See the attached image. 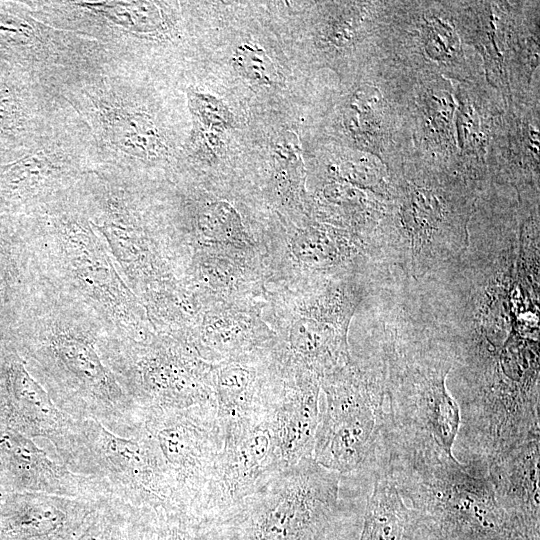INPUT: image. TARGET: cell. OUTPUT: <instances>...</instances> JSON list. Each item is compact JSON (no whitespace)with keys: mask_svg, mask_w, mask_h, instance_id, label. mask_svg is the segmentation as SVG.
Returning a JSON list of instances; mask_svg holds the SVG:
<instances>
[{"mask_svg":"<svg viewBox=\"0 0 540 540\" xmlns=\"http://www.w3.org/2000/svg\"><path fill=\"white\" fill-rule=\"evenodd\" d=\"M81 107L98 140L115 154L141 159L168 154L166 136L156 120L123 89L105 84L89 88Z\"/></svg>","mask_w":540,"mask_h":540,"instance_id":"5bb4252c","label":"cell"},{"mask_svg":"<svg viewBox=\"0 0 540 540\" xmlns=\"http://www.w3.org/2000/svg\"><path fill=\"white\" fill-rule=\"evenodd\" d=\"M299 254L315 263H326L333 259L336 249L326 233H315L297 244Z\"/></svg>","mask_w":540,"mask_h":540,"instance_id":"f1b7e54d","label":"cell"},{"mask_svg":"<svg viewBox=\"0 0 540 540\" xmlns=\"http://www.w3.org/2000/svg\"><path fill=\"white\" fill-rule=\"evenodd\" d=\"M0 489L43 492L90 500L111 498L100 480L71 471L62 462L0 418Z\"/></svg>","mask_w":540,"mask_h":540,"instance_id":"8fae6325","label":"cell"},{"mask_svg":"<svg viewBox=\"0 0 540 540\" xmlns=\"http://www.w3.org/2000/svg\"><path fill=\"white\" fill-rule=\"evenodd\" d=\"M371 488L306 458L199 525L198 540H358Z\"/></svg>","mask_w":540,"mask_h":540,"instance_id":"6da1fadb","label":"cell"},{"mask_svg":"<svg viewBox=\"0 0 540 540\" xmlns=\"http://www.w3.org/2000/svg\"><path fill=\"white\" fill-rule=\"evenodd\" d=\"M384 56L414 75L465 82L484 76L461 37L455 1H390Z\"/></svg>","mask_w":540,"mask_h":540,"instance_id":"52a82bcc","label":"cell"},{"mask_svg":"<svg viewBox=\"0 0 540 540\" xmlns=\"http://www.w3.org/2000/svg\"><path fill=\"white\" fill-rule=\"evenodd\" d=\"M540 438L526 441L493 460L487 468L495 495L514 528L540 538Z\"/></svg>","mask_w":540,"mask_h":540,"instance_id":"d6986e66","label":"cell"},{"mask_svg":"<svg viewBox=\"0 0 540 540\" xmlns=\"http://www.w3.org/2000/svg\"><path fill=\"white\" fill-rule=\"evenodd\" d=\"M418 515L405 503L387 474L374 478L358 540H414Z\"/></svg>","mask_w":540,"mask_h":540,"instance_id":"603a6c76","label":"cell"},{"mask_svg":"<svg viewBox=\"0 0 540 540\" xmlns=\"http://www.w3.org/2000/svg\"><path fill=\"white\" fill-rule=\"evenodd\" d=\"M539 128L540 103L506 104L488 149L491 185L539 191Z\"/></svg>","mask_w":540,"mask_h":540,"instance_id":"2e32d148","label":"cell"},{"mask_svg":"<svg viewBox=\"0 0 540 540\" xmlns=\"http://www.w3.org/2000/svg\"><path fill=\"white\" fill-rule=\"evenodd\" d=\"M272 412L258 421L222 429L223 448L206 495L199 525L248 496L284 470L275 449Z\"/></svg>","mask_w":540,"mask_h":540,"instance_id":"30bf717a","label":"cell"},{"mask_svg":"<svg viewBox=\"0 0 540 540\" xmlns=\"http://www.w3.org/2000/svg\"><path fill=\"white\" fill-rule=\"evenodd\" d=\"M438 540H443L438 538ZM508 540H535L520 531H514Z\"/></svg>","mask_w":540,"mask_h":540,"instance_id":"1f68e13d","label":"cell"},{"mask_svg":"<svg viewBox=\"0 0 540 540\" xmlns=\"http://www.w3.org/2000/svg\"><path fill=\"white\" fill-rule=\"evenodd\" d=\"M312 458L341 475L374 481L386 473L388 401L384 371L352 362L320 379Z\"/></svg>","mask_w":540,"mask_h":540,"instance_id":"5b68a950","label":"cell"},{"mask_svg":"<svg viewBox=\"0 0 540 540\" xmlns=\"http://www.w3.org/2000/svg\"><path fill=\"white\" fill-rule=\"evenodd\" d=\"M364 74L341 105L338 122L351 145L376 157L390 171L411 152L406 120L410 74L385 56L368 64Z\"/></svg>","mask_w":540,"mask_h":540,"instance_id":"9c48e42d","label":"cell"},{"mask_svg":"<svg viewBox=\"0 0 540 540\" xmlns=\"http://www.w3.org/2000/svg\"><path fill=\"white\" fill-rule=\"evenodd\" d=\"M409 74L406 120L411 136L410 153L456 174L455 82L441 76Z\"/></svg>","mask_w":540,"mask_h":540,"instance_id":"4fadbf2b","label":"cell"},{"mask_svg":"<svg viewBox=\"0 0 540 540\" xmlns=\"http://www.w3.org/2000/svg\"><path fill=\"white\" fill-rule=\"evenodd\" d=\"M523 1H455L463 42L479 56L486 81L509 104L506 62Z\"/></svg>","mask_w":540,"mask_h":540,"instance_id":"ac0fdd59","label":"cell"},{"mask_svg":"<svg viewBox=\"0 0 540 540\" xmlns=\"http://www.w3.org/2000/svg\"><path fill=\"white\" fill-rule=\"evenodd\" d=\"M100 501L8 493L0 505V540H74Z\"/></svg>","mask_w":540,"mask_h":540,"instance_id":"e0dca14e","label":"cell"},{"mask_svg":"<svg viewBox=\"0 0 540 540\" xmlns=\"http://www.w3.org/2000/svg\"><path fill=\"white\" fill-rule=\"evenodd\" d=\"M155 518L111 497L99 502L74 540H149Z\"/></svg>","mask_w":540,"mask_h":540,"instance_id":"cb8c5ba5","label":"cell"},{"mask_svg":"<svg viewBox=\"0 0 540 540\" xmlns=\"http://www.w3.org/2000/svg\"><path fill=\"white\" fill-rule=\"evenodd\" d=\"M414 540H438V537L420 520Z\"/></svg>","mask_w":540,"mask_h":540,"instance_id":"4dcf8cb0","label":"cell"},{"mask_svg":"<svg viewBox=\"0 0 540 540\" xmlns=\"http://www.w3.org/2000/svg\"><path fill=\"white\" fill-rule=\"evenodd\" d=\"M69 469L100 480L113 498L147 513L182 514L157 445L144 426L137 435L124 437L96 420H78Z\"/></svg>","mask_w":540,"mask_h":540,"instance_id":"8992f818","label":"cell"},{"mask_svg":"<svg viewBox=\"0 0 540 540\" xmlns=\"http://www.w3.org/2000/svg\"><path fill=\"white\" fill-rule=\"evenodd\" d=\"M377 361L386 381L388 452L457 460L461 418L446 387L454 366L449 344L396 338L382 344Z\"/></svg>","mask_w":540,"mask_h":540,"instance_id":"3957f363","label":"cell"},{"mask_svg":"<svg viewBox=\"0 0 540 540\" xmlns=\"http://www.w3.org/2000/svg\"><path fill=\"white\" fill-rule=\"evenodd\" d=\"M281 390L265 386L252 364L231 362L222 366L215 378L217 418L221 428L264 418L275 407Z\"/></svg>","mask_w":540,"mask_h":540,"instance_id":"44dd1931","label":"cell"},{"mask_svg":"<svg viewBox=\"0 0 540 540\" xmlns=\"http://www.w3.org/2000/svg\"><path fill=\"white\" fill-rule=\"evenodd\" d=\"M198 528V523L186 515L157 516L149 540H198Z\"/></svg>","mask_w":540,"mask_h":540,"instance_id":"83f0119b","label":"cell"},{"mask_svg":"<svg viewBox=\"0 0 540 540\" xmlns=\"http://www.w3.org/2000/svg\"><path fill=\"white\" fill-rule=\"evenodd\" d=\"M0 418L31 439L43 441L66 467L78 440V421L63 412L19 361L7 363L0 385Z\"/></svg>","mask_w":540,"mask_h":540,"instance_id":"7c38bea8","label":"cell"},{"mask_svg":"<svg viewBox=\"0 0 540 540\" xmlns=\"http://www.w3.org/2000/svg\"><path fill=\"white\" fill-rule=\"evenodd\" d=\"M237 223L238 217L224 204L213 206L204 217L205 233L214 237L230 235Z\"/></svg>","mask_w":540,"mask_h":540,"instance_id":"f546056e","label":"cell"},{"mask_svg":"<svg viewBox=\"0 0 540 540\" xmlns=\"http://www.w3.org/2000/svg\"><path fill=\"white\" fill-rule=\"evenodd\" d=\"M233 63L249 79L270 86L277 81L278 73L266 52L256 44L245 42L234 50Z\"/></svg>","mask_w":540,"mask_h":540,"instance_id":"484cf974","label":"cell"},{"mask_svg":"<svg viewBox=\"0 0 540 540\" xmlns=\"http://www.w3.org/2000/svg\"><path fill=\"white\" fill-rule=\"evenodd\" d=\"M481 195L460 176L409 153L389 171V196L376 239L382 258L420 277L468 246Z\"/></svg>","mask_w":540,"mask_h":540,"instance_id":"7a4b0ae2","label":"cell"},{"mask_svg":"<svg viewBox=\"0 0 540 540\" xmlns=\"http://www.w3.org/2000/svg\"><path fill=\"white\" fill-rule=\"evenodd\" d=\"M8 493L5 492L4 490L0 489V505L1 503L3 502L4 498L6 497Z\"/></svg>","mask_w":540,"mask_h":540,"instance_id":"d6a6232c","label":"cell"},{"mask_svg":"<svg viewBox=\"0 0 540 540\" xmlns=\"http://www.w3.org/2000/svg\"><path fill=\"white\" fill-rule=\"evenodd\" d=\"M386 474L440 539L508 540L514 531L488 477L458 460L390 454Z\"/></svg>","mask_w":540,"mask_h":540,"instance_id":"277c9868","label":"cell"},{"mask_svg":"<svg viewBox=\"0 0 540 540\" xmlns=\"http://www.w3.org/2000/svg\"><path fill=\"white\" fill-rule=\"evenodd\" d=\"M320 377L299 370L295 382L281 390L271 425L283 469L312 458L319 419Z\"/></svg>","mask_w":540,"mask_h":540,"instance_id":"ffe728a7","label":"cell"},{"mask_svg":"<svg viewBox=\"0 0 540 540\" xmlns=\"http://www.w3.org/2000/svg\"><path fill=\"white\" fill-rule=\"evenodd\" d=\"M189 101L192 114L205 128L223 131L232 126L234 121L232 113L216 97L208 93L192 92Z\"/></svg>","mask_w":540,"mask_h":540,"instance_id":"4316f807","label":"cell"},{"mask_svg":"<svg viewBox=\"0 0 540 540\" xmlns=\"http://www.w3.org/2000/svg\"><path fill=\"white\" fill-rule=\"evenodd\" d=\"M539 20L540 2L523 1L506 62L511 102L540 103Z\"/></svg>","mask_w":540,"mask_h":540,"instance_id":"7402d4cb","label":"cell"},{"mask_svg":"<svg viewBox=\"0 0 540 540\" xmlns=\"http://www.w3.org/2000/svg\"><path fill=\"white\" fill-rule=\"evenodd\" d=\"M455 99L456 174L481 195L491 186L488 149L506 103L484 76L455 82Z\"/></svg>","mask_w":540,"mask_h":540,"instance_id":"9a60e30c","label":"cell"},{"mask_svg":"<svg viewBox=\"0 0 540 540\" xmlns=\"http://www.w3.org/2000/svg\"><path fill=\"white\" fill-rule=\"evenodd\" d=\"M81 7L115 27L136 34H155L166 24L161 9L155 2H76Z\"/></svg>","mask_w":540,"mask_h":540,"instance_id":"d4e9b609","label":"cell"},{"mask_svg":"<svg viewBox=\"0 0 540 540\" xmlns=\"http://www.w3.org/2000/svg\"><path fill=\"white\" fill-rule=\"evenodd\" d=\"M144 427L157 445L179 511L199 525L223 448L217 407L147 410Z\"/></svg>","mask_w":540,"mask_h":540,"instance_id":"ba28073f","label":"cell"}]
</instances>
